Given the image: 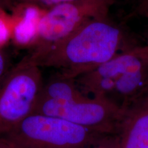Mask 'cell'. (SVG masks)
Returning a JSON list of instances; mask_svg holds the SVG:
<instances>
[{
	"mask_svg": "<svg viewBox=\"0 0 148 148\" xmlns=\"http://www.w3.org/2000/svg\"><path fill=\"white\" fill-rule=\"evenodd\" d=\"M137 46L121 25L107 16L87 22L42 56L31 58L40 67L54 68L63 76L76 79Z\"/></svg>",
	"mask_w": 148,
	"mask_h": 148,
	"instance_id": "obj_1",
	"label": "cell"
},
{
	"mask_svg": "<svg viewBox=\"0 0 148 148\" xmlns=\"http://www.w3.org/2000/svg\"><path fill=\"white\" fill-rule=\"evenodd\" d=\"M124 112L108 99L85 95L75 79L58 73L44 82L32 113L59 117L101 134L116 135Z\"/></svg>",
	"mask_w": 148,
	"mask_h": 148,
	"instance_id": "obj_2",
	"label": "cell"
},
{
	"mask_svg": "<svg viewBox=\"0 0 148 148\" xmlns=\"http://www.w3.org/2000/svg\"><path fill=\"white\" fill-rule=\"evenodd\" d=\"M107 136L61 118L32 113L2 137L15 148H86Z\"/></svg>",
	"mask_w": 148,
	"mask_h": 148,
	"instance_id": "obj_3",
	"label": "cell"
},
{
	"mask_svg": "<svg viewBox=\"0 0 148 148\" xmlns=\"http://www.w3.org/2000/svg\"><path fill=\"white\" fill-rule=\"evenodd\" d=\"M114 0H79L55 5L37 25L34 46L28 54L38 58L60 44L87 22L109 16Z\"/></svg>",
	"mask_w": 148,
	"mask_h": 148,
	"instance_id": "obj_4",
	"label": "cell"
},
{
	"mask_svg": "<svg viewBox=\"0 0 148 148\" xmlns=\"http://www.w3.org/2000/svg\"><path fill=\"white\" fill-rule=\"evenodd\" d=\"M40 68L27 54L0 82V136L32 114L44 84Z\"/></svg>",
	"mask_w": 148,
	"mask_h": 148,
	"instance_id": "obj_5",
	"label": "cell"
},
{
	"mask_svg": "<svg viewBox=\"0 0 148 148\" xmlns=\"http://www.w3.org/2000/svg\"><path fill=\"white\" fill-rule=\"evenodd\" d=\"M148 64V44L121 51L91 71L75 79L85 95L108 99L114 85L132 70Z\"/></svg>",
	"mask_w": 148,
	"mask_h": 148,
	"instance_id": "obj_6",
	"label": "cell"
},
{
	"mask_svg": "<svg viewBox=\"0 0 148 148\" xmlns=\"http://www.w3.org/2000/svg\"><path fill=\"white\" fill-rule=\"evenodd\" d=\"M116 136L119 148H148V92L125 109Z\"/></svg>",
	"mask_w": 148,
	"mask_h": 148,
	"instance_id": "obj_7",
	"label": "cell"
},
{
	"mask_svg": "<svg viewBox=\"0 0 148 148\" xmlns=\"http://www.w3.org/2000/svg\"><path fill=\"white\" fill-rule=\"evenodd\" d=\"M76 1H79V0H14V2L25 5H36V6H39L41 8L42 7V8H48L49 9L61 3Z\"/></svg>",
	"mask_w": 148,
	"mask_h": 148,
	"instance_id": "obj_8",
	"label": "cell"
},
{
	"mask_svg": "<svg viewBox=\"0 0 148 148\" xmlns=\"http://www.w3.org/2000/svg\"><path fill=\"white\" fill-rule=\"evenodd\" d=\"M132 15L148 17V0H142L137 8L135 9Z\"/></svg>",
	"mask_w": 148,
	"mask_h": 148,
	"instance_id": "obj_9",
	"label": "cell"
},
{
	"mask_svg": "<svg viewBox=\"0 0 148 148\" xmlns=\"http://www.w3.org/2000/svg\"><path fill=\"white\" fill-rule=\"evenodd\" d=\"M9 70L10 69H8L4 56L0 50V82L3 80V79L4 78L5 75H6Z\"/></svg>",
	"mask_w": 148,
	"mask_h": 148,
	"instance_id": "obj_10",
	"label": "cell"
},
{
	"mask_svg": "<svg viewBox=\"0 0 148 148\" xmlns=\"http://www.w3.org/2000/svg\"><path fill=\"white\" fill-rule=\"evenodd\" d=\"M14 0H0V9L10 8Z\"/></svg>",
	"mask_w": 148,
	"mask_h": 148,
	"instance_id": "obj_11",
	"label": "cell"
},
{
	"mask_svg": "<svg viewBox=\"0 0 148 148\" xmlns=\"http://www.w3.org/2000/svg\"><path fill=\"white\" fill-rule=\"evenodd\" d=\"M6 38V30L2 22L0 21V42L4 41Z\"/></svg>",
	"mask_w": 148,
	"mask_h": 148,
	"instance_id": "obj_12",
	"label": "cell"
},
{
	"mask_svg": "<svg viewBox=\"0 0 148 148\" xmlns=\"http://www.w3.org/2000/svg\"><path fill=\"white\" fill-rule=\"evenodd\" d=\"M0 148H15L2 136H0Z\"/></svg>",
	"mask_w": 148,
	"mask_h": 148,
	"instance_id": "obj_13",
	"label": "cell"
}]
</instances>
